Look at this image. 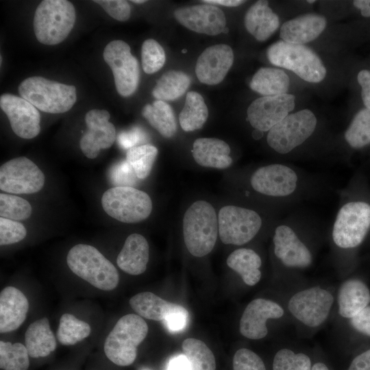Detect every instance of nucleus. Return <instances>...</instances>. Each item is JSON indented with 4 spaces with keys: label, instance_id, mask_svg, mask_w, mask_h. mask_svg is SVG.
Segmentation results:
<instances>
[{
    "label": "nucleus",
    "instance_id": "obj_1",
    "mask_svg": "<svg viewBox=\"0 0 370 370\" xmlns=\"http://www.w3.org/2000/svg\"><path fill=\"white\" fill-rule=\"evenodd\" d=\"M219 234L218 218L213 206L206 201L191 204L183 218V236L188 251L203 257L214 248Z\"/></svg>",
    "mask_w": 370,
    "mask_h": 370
},
{
    "label": "nucleus",
    "instance_id": "obj_2",
    "mask_svg": "<svg viewBox=\"0 0 370 370\" xmlns=\"http://www.w3.org/2000/svg\"><path fill=\"white\" fill-rule=\"evenodd\" d=\"M66 262L73 273L100 290L111 291L119 284L116 267L93 246H73L69 251Z\"/></svg>",
    "mask_w": 370,
    "mask_h": 370
},
{
    "label": "nucleus",
    "instance_id": "obj_3",
    "mask_svg": "<svg viewBox=\"0 0 370 370\" xmlns=\"http://www.w3.org/2000/svg\"><path fill=\"white\" fill-rule=\"evenodd\" d=\"M147 332L148 325L140 316L128 314L122 317L105 341L106 356L116 365H132L136 358L137 347Z\"/></svg>",
    "mask_w": 370,
    "mask_h": 370
},
{
    "label": "nucleus",
    "instance_id": "obj_4",
    "mask_svg": "<svg viewBox=\"0 0 370 370\" xmlns=\"http://www.w3.org/2000/svg\"><path fill=\"white\" fill-rule=\"evenodd\" d=\"M21 97L37 109L47 113L58 114L69 111L77 99L73 85L59 83L40 76L24 79L18 86Z\"/></svg>",
    "mask_w": 370,
    "mask_h": 370
},
{
    "label": "nucleus",
    "instance_id": "obj_5",
    "mask_svg": "<svg viewBox=\"0 0 370 370\" xmlns=\"http://www.w3.org/2000/svg\"><path fill=\"white\" fill-rule=\"evenodd\" d=\"M75 22V10L71 2L44 0L35 11L34 34L37 40L44 45H57L69 36Z\"/></svg>",
    "mask_w": 370,
    "mask_h": 370
},
{
    "label": "nucleus",
    "instance_id": "obj_6",
    "mask_svg": "<svg viewBox=\"0 0 370 370\" xmlns=\"http://www.w3.org/2000/svg\"><path fill=\"white\" fill-rule=\"evenodd\" d=\"M267 56L272 64L291 70L306 82L318 83L326 75L321 58L304 45L279 40L269 47Z\"/></svg>",
    "mask_w": 370,
    "mask_h": 370
},
{
    "label": "nucleus",
    "instance_id": "obj_7",
    "mask_svg": "<svg viewBox=\"0 0 370 370\" xmlns=\"http://www.w3.org/2000/svg\"><path fill=\"white\" fill-rule=\"evenodd\" d=\"M101 206L110 217L126 223L142 221L152 210L149 195L132 186H114L108 189L102 195Z\"/></svg>",
    "mask_w": 370,
    "mask_h": 370
},
{
    "label": "nucleus",
    "instance_id": "obj_8",
    "mask_svg": "<svg viewBox=\"0 0 370 370\" xmlns=\"http://www.w3.org/2000/svg\"><path fill=\"white\" fill-rule=\"evenodd\" d=\"M317 122L314 113L308 109L289 114L269 131L267 143L275 151L287 153L312 135Z\"/></svg>",
    "mask_w": 370,
    "mask_h": 370
},
{
    "label": "nucleus",
    "instance_id": "obj_9",
    "mask_svg": "<svg viewBox=\"0 0 370 370\" xmlns=\"http://www.w3.org/2000/svg\"><path fill=\"white\" fill-rule=\"evenodd\" d=\"M370 228V205L364 201L345 204L339 210L333 225L332 238L343 249L358 246Z\"/></svg>",
    "mask_w": 370,
    "mask_h": 370
},
{
    "label": "nucleus",
    "instance_id": "obj_10",
    "mask_svg": "<svg viewBox=\"0 0 370 370\" xmlns=\"http://www.w3.org/2000/svg\"><path fill=\"white\" fill-rule=\"evenodd\" d=\"M219 235L224 244L241 245L251 241L262 226L254 210L236 206L222 207L218 215Z\"/></svg>",
    "mask_w": 370,
    "mask_h": 370
},
{
    "label": "nucleus",
    "instance_id": "obj_11",
    "mask_svg": "<svg viewBox=\"0 0 370 370\" xmlns=\"http://www.w3.org/2000/svg\"><path fill=\"white\" fill-rule=\"evenodd\" d=\"M103 58L112 71L118 93L122 97L132 95L139 83L140 69L129 45L123 40H112L106 46Z\"/></svg>",
    "mask_w": 370,
    "mask_h": 370
},
{
    "label": "nucleus",
    "instance_id": "obj_12",
    "mask_svg": "<svg viewBox=\"0 0 370 370\" xmlns=\"http://www.w3.org/2000/svg\"><path fill=\"white\" fill-rule=\"evenodd\" d=\"M45 181L42 171L26 157L13 158L0 167V189L8 193H36L43 188Z\"/></svg>",
    "mask_w": 370,
    "mask_h": 370
},
{
    "label": "nucleus",
    "instance_id": "obj_13",
    "mask_svg": "<svg viewBox=\"0 0 370 370\" xmlns=\"http://www.w3.org/2000/svg\"><path fill=\"white\" fill-rule=\"evenodd\" d=\"M333 302V296L329 291L314 286L295 293L290 299L288 308L297 320L314 328L327 319Z\"/></svg>",
    "mask_w": 370,
    "mask_h": 370
},
{
    "label": "nucleus",
    "instance_id": "obj_14",
    "mask_svg": "<svg viewBox=\"0 0 370 370\" xmlns=\"http://www.w3.org/2000/svg\"><path fill=\"white\" fill-rule=\"evenodd\" d=\"M295 97L291 94L263 96L249 106L247 119L255 130L269 131L293 110Z\"/></svg>",
    "mask_w": 370,
    "mask_h": 370
},
{
    "label": "nucleus",
    "instance_id": "obj_15",
    "mask_svg": "<svg viewBox=\"0 0 370 370\" xmlns=\"http://www.w3.org/2000/svg\"><path fill=\"white\" fill-rule=\"evenodd\" d=\"M0 107L7 115L12 131L18 136L31 139L40 133V112L23 97L3 94L0 97Z\"/></svg>",
    "mask_w": 370,
    "mask_h": 370
},
{
    "label": "nucleus",
    "instance_id": "obj_16",
    "mask_svg": "<svg viewBox=\"0 0 370 370\" xmlns=\"http://www.w3.org/2000/svg\"><path fill=\"white\" fill-rule=\"evenodd\" d=\"M110 113L105 110L92 109L85 116L87 131L79 141L82 153L90 159L97 157L101 149H108L116 139V129L109 122Z\"/></svg>",
    "mask_w": 370,
    "mask_h": 370
},
{
    "label": "nucleus",
    "instance_id": "obj_17",
    "mask_svg": "<svg viewBox=\"0 0 370 370\" xmlns=\"http://www.w3.org/2000/svg\"><path fill=\"white\" fill-rule=\"evenodd\" d=\"M297 176L290 167L273 164L257 169L250 182L257 192L272 197H285L292 194L297 187Z\"/></svg>",
    "mask_w": 370,
    "mask_h": 370
},
{
    "label": "nucleus",
    "instance_id": "obj_18",
    "mask_svg": "<svg viewBox=\"0 0 370 370\" xmlns=\"http://www.w3.org/2000/svg\"><path fill=\"white\" fill-rule=\"evenodd\" d=\"M177 21L190 30L210 36L223 32L226 18L223 11L212 4H200L177 8L174 11Z\"/></svg>",
    "mask_w": 370,
    "mask_h": 370
},
{
    "label": "nucleus",
    "instance_id": "obj_19",
    "mask_svg": "<svg viewBox=\"0 0 370 370\" xmlns=\"http://www.w3.org/2000/svg\"><path fill=\"white\" fill-rule=\"evenodd\" d=\"M283 314V308L276 302L263 298L254 299L246 306L242 314L240 332L249 339L263 338L268 333L267 321L280 319Z\"/></svg>",
    "mask_w": 370,
    "mask_h": 370
},
{
    "label": "nucleus",
    "instance_id": "obj_20",
    "mask_svg": "<svg viewBox=\"0 0 370 370\" xmlns=\"http://www.w3.org/2000/svg\"><path fill=\"white\" fill-rule=\"evenodd\" d=\"M234 62L232 48L224 44L206 48L198 58L195 73L203 84H218L223 81Z\"/></svg>",
    "mask_w": 370,
    "mask_h": 370
},
{
    "label": "nucleus",
    "instance_id": "obj_21",
    "mask_svg": "<svg viewBox=\"0 0 370 370\" xmlns=\"http://www.w3.org/2000/svg\"><path fill=\"white\" fill-rule=\"evenodd\" d=\"M273 241L276 257L286 267L305 268L312 263L310 251L290 227H277Z\"/></svg>",
    "mask_w": 370,
    "mask_h": 370
},
{
    "label": "nucleus",
    "instance_id": "obj_22",
    "mask_svg": "<svg viewBox=\"0 0 370 370\" xmlns=\"http://www.w3.org/2000/svg\"><path fill=\"white\" fill-rule=\"evenodd\" d=\"M29 309L25 295L14 286H7L0 293V332H12L24 322Z\"/></svg>",
    "mask_w": 370,
    "mask_h": 370
},
{
    "label": "nucleus",
    "instance_id": "obj_23",
    "mask_svg": "<svg viewBox=\"0 0 370 370\" xmlns=\"http://www.w3.org/2000/svg\"><path fill=\"white\" fill-rule=\"evenodd\" d=\"M326 19L317 14H306L286 21L280 32L286 42L304 45L315 40L324 30Z\"/></svg>",
    "mask_w": 370,
    "mask_h": 370
},
{
    "label": "nucleus",
    "instance_id": "obj_24",
    "mask_svg": "<svg viewBox=\"0 0 370 370\" xmlns=\"http://www.w3.org/2000/svg\"><path fill=\"white\" fill-rule=\"evenodd\" d=\"M149 257L146 238L139 234H132L126 238L116 258L118 267L124 272L138 275L144 273Z\"/></svg>",
    "mask_w": 370,
    "mask_h": 370
},
{
    "label": "nucleus",
    "instance_id": "obj_25",
    "mask_svg": "<svg viewBox=\"0 0 370 370\" xmlns=\"http://www.w3.org/2000/svg\"><path fill=\"white\" fill-rule=\"evenodd\" d=\"M192 153L195 162L201 166L224 169L232 163L230 146L218 138L196 139L193 143Z\"/></svg>",
    "mask_w": 370,
    "mask_h": 370
},
{
    "label": "nucleus",
    "instance_id": "obj_26",
    "mask_svg": "<svg viewBox=\"0 0 370 370\" xmlns=\"http://www.w3.org/2000/svg\"><path fill=\"white\" fill-rule=\"evenodd\" d=\"M244 23L250 34L258 41H264L278 29L280 19L269 7L268 1H258L246 12Z\"/></svg>",
    "mask_w": 370,
    "mask_h": 370
},
{
    "label": "nucleus",
    "instance_id": "obj_27",
    "mask_svg": "<svg viewBox=\"0 0 370 370\" xmlns=\"http://www.w3.org/2000/svg\"><path fill=\"white\" fill-rule=\"evenodd\" d=\"M337 301L340 315L351 319L368 306L370 302V292L361 280H348L341 285L338 291Z\"/></svg>",
    "mask_w": 370,
    "mask_h": 370
},
{
    "label": "nucleus",
    "instance_id": "obj_28",
    "mask_svg": "<svg viewBox=\"0 0 370 370\" xmlns=\"http://www.w3.org/2000/svg\"><path fill=\"white\" fill-rule=\"evenodd\" d=\"M25 345L32 358L45 357L56 348V339L47 317L30 324L25 334Z\"/></svg>",
    "mask_w": 370,
    "mask_h": 370
},
{
    "label": "nucleus",
    "instance_id": "obj_29",
    "mask_svg": "<svg viewBox=\"0 0 370 370\" xmlns=\"http://www.w3.org/2000/svg\"><path fill=\"white\" fill-rule=\"evenodd\" d=\"M227 266L238 273L248 286L256 285L261 278L262 264L259 255L251 249L240 248L232 251L227 258Z\"/></svg>",
    "mask_w": 370,
    "mask_h": 370
},
{
    "label": "nucleus",
    "instance_id": "obj_30",
    "mask_svg": "<svg viewBox=\"0 0 370 370\" xmlns=\"http://www.w3.org/2000/svg\"><path fill=\"white\" fill-rule=\"evenodd\" d=\"M289 86L290 79L284 71L267 67L258 69L249 84L254 91L264 96L286 94Z\"/></svg>",
    "mask_w": 370,
    "mask_h": 370
},
{
    "label": "nucleus",
    "instance_id": "obj_31",
    "mask_svg": "<svg viewBox=\"0 0 370 370\" xmlns=\"http://www.w3.org/2000/svg\"><path fill=\"white\" fill-rule=\"evenodd\" d=\"M129 303L138 315L153 321H163L177 305L151 292L138 293L131 297Z\"/></svg>",
    "mask_w": 370,
    "mask_h": 370
},
{
    "label": "nucleus",
    "instance_id": "obj_32",
    "mask_svg": "<svg viewBox=\"0 0 370 370\" xmlns=\"http://www.w3.org/2000/svg\"><path fill=\"white\" fill-rule=\"evenodd\" d=\"M142 114L163 137L169 138L176 133L174 112L165 101L156 100L152 104H147L142 110Z\"/></svg>",
    "mask_w": 370,
    "mask_h": 370
},
{
    "label": "nucleus",
    "instance_id": "obj_33",
    "mask_svg": "<svg viewBox=\"0 0 370 370\" xmlns=\"http://www.w3.org/2000/svg\"><path fill=\"white\" fill-rule=\"evenodd\" d=\"M208 116V110L203 97L197 92H188L179 116L182 129L185 132L199 130L206 123Z\"/></svg>",
    "mask_w": 370,
    "mask_h": 370
},
{
    "label": "nucleus",
    "instance_id": "obj_34",
    "mask_svg": "<svg viewBox=\"0 0 370 370\" xmlns=\"http://www.w3.org/2000/svg\"><path fill=\"white\" fill-rule=\"evenodd\" d=\"M190 84V77L179 71H169L158 80L153 96L160 101H173L182 96Z\"/></svg>",
    "mask_w": 370,
    "mask_h": 370
},
{
    "label": "nucleus",
    "instance_id": "obj_35",
    "mask_svg": "<svg viewBox=\"0 0 370 370\" xmlns=\"http://www.w3.org/2000/svg\"><path fill=\"white\" fill-rule=\"evenodd\" d=\"M182 348L193 370H216L214 356L202 341L186 338L182 342Z\"/></svg>",
    "mask_w": 370,
    "mask_h": 370
},
{
    "label": "nucleus",
    "instance_id": "obj_36",
    "mask_svg": "<svg viewBox=\"0 0 370 370\" xmlns=\"http://www.w3.org/2000/svg\"><path fill=\"white\" fill-rule=\"evenodd\" d=\"M90 332V326L86 322L65 313L60 317L57 338L62 345H72L88 337Z\"/></svg>",
    "mask_w": 370,
    "mask_h": 370
},
{
    "label": "nucleus",
    "instance_id": "obj_37",
    "mask_svg": "<svg viewBox=\"0 0 370 370\" xmlns=\"http://www.w3.org/2000/svg\"><path fill=\"white\" fill-rule=\"evenodd\" d=\"M158 152V149L149 144L138 145L127 150L126 160L138 179L144 180L149 175Z\"/></svg>",
    "mask_w": 370,
    "mask_h": 370
},
{
    "label": "nucleus",
    "instance_id": "obj_38",
    "mask_svg": "<svg viewBox=\"0 0 370 370\" xmlns=\"http://www.w3.org/2000/svg\"><path fill=\"white\" fill-rule=\"evenodd\" d=\"M345 138L355 149L370 144V108H363L354 116L345 133Z\"/></svg>",
    "mask_w": 370,
    "mask_h": 370
},
{
    "label": "nucleus",
    "instance_id": "obj_39",
    "mask_svg": "<svg viewBox=\"0 0 370 370\" xmlns=\"http://www.w3.org/2000/svg\"><path fill=\"white\" fill-rule=\"evenodd\" d=\"M29 353L21 343L0 341V367L3 370H27Z\"/></svg>",
    "mask_w": 370,
    "mask_h": 370
},
{
    "label": "nucleus",
    "instance_id": "obj_40",
    "mask_svg": "<svg viewBox=\"0 0 370 370\" xmlns=\"http://www.w3.org/2000/svg\"><path fill=\"white\" fill-rule=\"evenodd\" d=\"M32 206L25 199L11 195L0 194L1 217L14 220H25L32 214Z\"/></svg>",
    "mask_w": 370,
    "mask_h": 370
},
{
    "label": "nucleus",
    "instance_id": "obj_41",
    "mask_svg": "<svg viewBox=\"0 0 370 370\" xmlns=\"http://www.w3.org/2000/svg\"><path fill=\"white\" fill-rule=\"evenodd\" d=\"M312 366L308 355L286 348L280 349L273 360V370H311Z\"/></svg>",
    "mask_w": 370,
    "mask_h": 370
},
{
    "label": "nucleus",
    "instance_id": "obj_42",
    "mask_svg": "<svg viewBox=\"0 0 370 370\" xmlns=\"http://www.w3.org/2000/svg\"><path fill=\"white\" fill-rule=\"evenodd\" d=\"M165 52L162 47L153 39L145 40L141 47L142 67L147 74L158 71L164 64Z\"/></svg>",
    "mask_w": 370,
    "mask_h": 370
},
{
    "label": "nucleus",
    "instance_id": "obj_43",
    "mask_svg": "<svg viewBox=\"0 0 370 370\" xmlns=\"http://www.w3.org/2000/svg\"><path fill=\"white\" fill-rule=\"evenodd\" d=\"M26 234V228L22 223L14 220L0 218L1 245L18 243L24 239Z\"/></svg>",
    "mask_w": 370,
    "mask_h": 370
},
{
    "label": "nucleus",
    "instance_id": "obj_44",
    "mask_svg": "<svg viewBox=\"0 0 370 370\" xmlns=\"http://www.w3.org/2000/svg\"><path fill=\"white\" fill-rule=\"evenodd\" d=\"M233 370H267L261 358L253 351L241 348L233 357Z\"/></svg>",
    "mask_w": 370,
    "mask_h": 370
},
{
    "label": "nucleus",
    "instance_id": "obj_45",
    "mask_svg": "<svg viewBox=\"0 0 370 370\" xmlns=\"http://www.w3.org/2000/svg\"><path fill=\"white\" fill-rule=\"evenodd\" d=\"M111 179L116 186H132L138 179L127 160L116 164L112 169Z\"/></svg>",
    "mask_w": 370,
    "mask_h": 370
},
{
    "label": "nucleus",
    "instance_id": "obj_46",
    "mask_svg": "<svg viewBox=\"0 0 370 370\" xmlns=\"http://www.w3.org/2000/svg\"><path fill=\"white\" fill-rule=\"evenodd\" d=\"M95 3L99 4L112 18L119 21H126L130 16V6L124 0H95Z\"/></svg>",
    "mask_w": 370,
    "mask_h": 370
},
{
    "label": "nucleus",
    "instance_id": "obj_47",
    "mask_svg": "<svg viewBox=\"0 0 370 370\" xmlns=\"http://www.w3.org/2000/svg\"><path fill=\"white\" fill-rule=\"evenodd\" d=\"M189 318L187 310L177 304L163 320L164 325L170 332H178L185 329Z\"/></svg>",
    "mask_w": 370,
    "mask_h": 370
},
{
    "label": "nucleus",
    "instance_id": "obj_48",
    "mask_svg": "<svg viewBox=\"0 0 370 370\" xmlns=\"http://www.w3.org/2000/svg\"><path fill=\"white\" fill-rule=\"evenodd\" d=\"M146 139L145 132L140 128H133L127 132H123L117 137L119 145L123 149H131L136 147L138 143Z\"/></svg>",
    "mask_w": 370,
    "mask_h": 370
},
{
    "label": "nucleus",
    "instance_id": "obj_49",
    "mask_svg": "<svg viewBox=\"0 0 370 370\" xmlns=\"http://www.w3.org/2000/svg\"><path fill=\"white\" fill-rule=\"evenodd\" d=\"M350 324L356 331L370 336V306H367L352 317Z\"/></svg>",
    "mask_w": 370,
    "mask_h": 370
},
{
    "label": "nucleus",
    "instance_id": "obj_50",
    "mask_svg": "<svg viewBox=\"0 0 370 370\" xmlns=\"http://www.w3.org/2000/svg\"><path fill=\"white\" fill-rule=\"evenodd\" d=\"M358 82L361 87V97L365 106L370 108V71L362 70L357 76Z\"/></svg>",
    "mask_w": 370,
    "mask_h": 370
},
{
    "label": "nucleus",
    "instance_id": "obj_51",
    "mask_svg": "<svg viewBox=\"0 0 370 370\" xmlns=\"http://www.w3.org/2000/svg\"><path fill=\"white\" fill-rule=\"evenodd\" d=\"M347 370H370V349L356 356Z\"/></svg>",
    "mask_w": 370,
    "mask_h": 370
},
{
    "label": "nucleus",
    "instance_id": "obj_52",
    "mask_svg": "<svg viewBox=\"0 0 370 370\" xmlns=\"http://www.w3.org/2000/svg\"><path fill=\"white\" fill-rule=\"evenodd\" d=\"M166 370H193L191 365L183 354L172 356L167 364Z\"/></svg>",
    "mask_w": 370,
    "mask_h": 370
},
{
    "label": "nucleus",
    "instance_id": "obj_53",
    "mask_svg": "<svg viewBox=\"0 0 370 370\" xmlns=\"http://www.w3.org/2000/svg\"><path fill=\"white\" fill-rule=\"evenodd\" d=\"M353 4L360 10L363 16L370 17V0H356Z\"/></svg>",
    "mask_w": 370,
    "mask_h": 370
},
{
    "label": "nucleus",
    "instance_id": "obj_54",
    "mask_svg": "<svg viewBox=\"0 0 370 370\" xmlns=\"http://www.w3.org/2000/svg\"><path fill=\"white\" fill-rule=\"evenodd\" d=\"M202 1L208 4H218L227 7L238 6L245 2L241 0H204Z\"/></svg>",
    "mask_w": 370,
    "mask_h": 370
},
{
    "label": "nucleus",
    "instance_id": "obj_55",
    "mask_svg": "<svg viewBox=\"0 0 370 370\" xmlns=\"http://www.w3.org/2000/svg\"><path fill=\"white\" fill-rule=\"evenodd\" d=\"M311 370H330L328 367L322 362H317L312 365Z\"/></svg>",
    "mask_w": 370,
    "mask_h": 370
},
{
    "label": "nucleus",
    "instance_id": "obj_56",
    "mask_svg": "<svg viewBox=\"0 0 370 370\" xmlns=\"http://www.w3.org/2000/svg\"><path fill=\"white\" fill-rule=\"evenodd\" d=\"M262 134H263L262 132L258 130H255L252 133V136L255 139H259L262 136Z\"/></svg>",
    "mask_w": 370,
    "mask_h": 370
},
{
    "label": "nucleus",
    "instance_id": "obj_57",
    "mask_svg": "<svg viewBox=\"0 0 370 370\" xmlns=\"http://www.w3.org/2000/svg\"><path fill=\"white\" fill-rule=\"evenodd\" d=\"M132 2L140 4V3H145L146 1H145V0H132Z\"/></svg>",
    "mask_w": 370,
    "mask_h": 370
},
{
    "label": "nucleus",
    "instance_id": "obj_58",
    "mask_svg": "<svg viewBox=\"0 0 370 370\" xmlns=\"http://www.w3.org/2000/svg\"><path fill=\"white\" fill-rule=\"evenodd\" d=\"M314 1H313V0H312V1H307V2L309 3H314Z\"/></svg>",
    "mask_w": 370,
    "mask_h": 370
},
{
    "label": "nucleus",
    "instance_id": "obj_59",
    "mask_svg": "<svg viewBox=\"0 0 370 370\" xmlns=\"http://www.w3.org/2000/svg\"><path fill=\"white\" fill-rule=\"evenodd\" d=\"M227 30H228V29L225 27V29H224L223 32H224V33H227Z\"/></svg>",
    "mask_w": 370,
    "mask_h": 370
},
{
    "label": "nucleus",
    "instance_id": "obj_60",
    "mask_svg": "<svg viewBox=\"0 0 370 370\" xmlns=\"http://www.w3.org/2000/svg\"><path fill=\"white\" fill-rule=\"evenodd\" d=\"M143 370H149V369H143Z\"/></svg>",
    "mask_w": 370,
    "mask_h": 370
}]
</instances>
